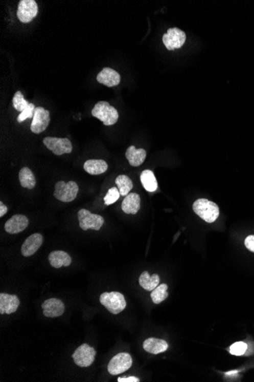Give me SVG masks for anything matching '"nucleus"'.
<instances>
[{
  "label": "nucleus",
  "instance_id": "17",
  "mask_svg": "<svg viewBox=\"0 0 254 382\" xmlns=\"http://www.w3.org/2000/svg\"><path fill=\"white\" fill-rule=\"evenodd\" d=\"M51 266L56 269H60L62 266H70L72 263V258L67 252L62 250L53 251L48 257Z\"/></svg>",
  "mask_w": 254,
  "mask_h": 382
},
{
  "label": "nucleus",
  "instance_id": "28",
  "mask_svg": "<svg viewBox=\"0 0 254 382\" xmlns=\"http://www.w3.org/2000/svg\"><path fill=\"white\" fill-rule=\"evenodd\" d=\"M121 196L119 189L117 187L110 188L107 192V195L104 198V204L106 205H110L116 202Z\"/></svg>",
  "mask_w": 254,
  "mask_h": 382
},
{
  "label": "nucleus",
  "instance_id": "18",
  "mask_svg": "<svg viewBox=\"0 0 254 382\" xmlns=\"http://www.w3.org/2000/svg\"><path fill=\"white\" fill-rule=\"evenodd\" d=\"M143 349L149 353L157 355L165 352L168 349V344L164 339L149 338L143 343Z\"/></svg>",
  "mask_w": 254,
  "mask_h": 382
},
{
  "label": "nucleus",
  "instance_id": "22",
  "mask_svg": "<svg viewBox=\"0 0 254 382\" xmlns=\"http://www.w3.org/2000/svg\"><path fill=\"white\" fill-rule=\"evenodd\" d=\"M140 285L144 288L146 291H153L155 288L158 286L160 282V278L157 274H153L152 275H149L147 271H145L140 275Z\"/></svg>",
  "mask_w": 254,
  "mask_h": 382
},
{
  "label": "nucleus",
  "instance_id": "11",
  "mask_svg": "<svg viewBox=\"0 0 254 382\" xmlns=\"http://www.w3.org/2000/svg\"><path fill=\"white\" fill-rule=\"evenodd\" d=\"M51 121L50 112L43 107H37L34 110L31 131L34 134H40L48 129Z\"/></svg>",
  "mask_w": 254,
  "mask_h": 382
},
{
  "label": "nucleus",
  "instance_id": "1",
  "mask_svg": "<svg viewBox=\"0 0 254 382\" xmlns=\"http://www.w3.org/2000/svg\"><path fill=\"white\" fill-rule=\"evenodd\" d=\"M193 209L195 213L207 223H213L219 216V208L217 204L208 199H197L193 203Z\"/></svg>",
  "mask_w": 254,
  "mask_h": 382
},
{
  "label": "nucleus",
  "instance_id": "3",
  "mask_svg": "<svg viewBox=\"0 0 254 382\" xmlns=\"http://www.w3.org/2000/svg\"><path fill=\"white\" fill-rule=\"evenodd\" d=\"M100 302L113 314H118L124 311L127 307L125 298L121 293L118 291L103 293L100 296Z\"/></svg>",
  "mask_w": 254,
  "mask_h": 382
},
{
  "label": "nucleus",
  "instance_id": "24",
  "mask_svg": "<svg viewBox=\"0 0 254 382\" xmlns=\"http://www.w3.org/2000/svg\"><path fill=\"white\" fill-rule=\"evenodd\" d=\"M19 180L23 188L32 189L36 185L35 176L29 168L23 167L19 172Z\"/></svg>",
  "mask_w": 254,
  "mask_h": 382
},
{
  "label": "nucleus",
  "instance_id": "9",
  "mask_svg": "<svg viewBox=\"0 0 254 382\" xmlns=\"http://www.w3.org/2000/svg\"><path fill=\"white\" fill-rule=\"evenodd\" d=\"M96 355L94 348L84 344L78 348L73 355L75 363L80 367H88L93 364Z\"/></svg>",
  "mask_w": 254,
  "mask_h": 382
},
{
  "label": "nucleus",
  "instance_id": "7",
  "mask_svg": "<svg viewBox=\"0 0 254 382\" xmlns=\"http://www.w3.org/2000/svg\"><path fill=\"white\" fill-rule=\"evenodd\" d=\"M43 143L48 150L52 151L57 156L70 154L73 151L72 142L68 138L47 137L43 140Z\"/></svg>",
  "mask_w": 254,
  "mask_h": 382
},
{
  "label": "nucleus",
  "instance_id": "6",
  "mask_svg": "<svg viewBox=\"0 0 254 382\" xmlns=\"http://www.w3.org/2000/svg\"><path fill=\"white\" fill-rule=\"evenodd\" d=\"M132 365V359L130 355L127 352H121L112 358L107 366V369L110 375H120L127 372Z\"/></svg>",
  "mask_w": 254,
  "mask_h": 382
},
{
  "label": "nucleus",
  "instance_id": "19",
  "mask_svg": "<svg viewBox=\"0 0 254 382\" xmlns=\"http://www.w3.org/2000/svg\"><path fill=\"white\" fill-rule=\"evenodd\" d=\"M125 197L121 205L122 210L126 214L135 215L140 209V196L136 193H129Z\"/></svg>",
  "mask_w": 254,
  "mask_h": 382
},
{
  "label": "nucleus",
  "instance_id": "31",
  "mask_svg": "<svg viewBox=\"0 0 254 382\" xmlns=\"http://www.w3.org/2000/svg\"><path fill=\"white\" fill-rule=\"evenodd\" d=\"M244 244L247 249L254 252V235L247 237L244 241Z\"/></svg>",
  "mask_w": 254,
  "mask_h": 382
},
{
  "label": "nucleus",
  "instance_id": "25",
  "mask_svg": "<svg viewBox=\"0 0 254 382\" xmlns=\"http://www.w3.org/2000/svg\"><path fill=\"white\" fill-rule=\"evenodd\" d=\"M121 196H127L129 192L133 188V184L129 176L121 175L117 177L115 180Z\"/></svg>",
  "mask_w": 254,
  "mask_h": 382
},
{
  "label": "nucleus",
  "instance_id": "5",
  "mask_svg": "<svg viewBox=\"0 0 254 382\" xmlns=\"http://www.w3.org/2000/svg\"><path fill=\"white\" fill-rule=\"evenodd\" d=\"M78 218L79 226L83 230H88V229L99 230L104 224V219L102 216L91 213L86 209H81L79 210Z\"/></svg>",
  "mask_w": 254,
  "mask_h": 382
},
{
  "label": "nucleus",
  "instance_id": "2",
  "mask_svg": "<svg viewBox=\"0 0 254 382\" xmlns=\"http://www.w3.org/2000/svg\"><path fill=\"white\" fill-rule=\"evenodd\" d=\"M91 115L104 123V125L110 126L116 124L119 118L118 110L107 102L101 101L95 105Z\"/></svg>",
  "mask_w": 254,
  "mask_h": 382
},
{
  "label": "nucleus",
  "instance_id": "29",
  "mask_svg": "<svg viewBox=\"0 0 254 382\" xmlns=\"http://www.w3.org/2000/svg\"><path fill=\"white\" fill-rule=\"evenodd\" d=\"M247 349V345L245 343L237 342L230 346L229 352L232 355L240 356V355H244Z\"/></svg>",
  "mask_w": 254,
  "mask_h": 382
},
{
  "label": "nucleus",
  "instance_id": "13",
  "mask_svg": "<svg viewBox=\"0 0 254 382\" xmlns=\"http://www.w3.org/2000/svg\"><path fill=\"white\" fill-rule=\"evenodd\" d=\"M121 75L111 68H104L97 76V81L107 87H113L121 82Z\"/></svg>",
  "mask_w": 254,
  "mask_h": 382
},
{
  "label": "nucleus",
  "instance_id": "30",
  "mask_svg": "<svg viewBox=\"0 0 254 382\" xmlns=\"http://www.w3.org/2000/svg\"><path fill=\"white\" fill-rule=\"evenodd\" d=\"M35 106L33 103L29 104V105L22 112L19 114L18 118H17V121L18 123L23 122L26 121L28 118H32L34 117V110H35Z\"/></svg>",
  "mask_w": 254,
  "mask_h": 382
},
{
  "label": "nucleus",
  "instance_id": "32",
  "mask_svg": "<svg viewBox=\"0 0 254 382\" xmlns=\"http://www.w3.org/2000/svg\"><path fill=\"white\" fill-rule=\"evenodd\" d=\"M118 381L119 382H138L140 379L138 378H135L134 376L128 377V378H118Z\"/></svg>",
  "mask_w": 254,
  "mask_h": 382
},
{
  "label": "nucleus",
  "instance_id": "10",
  "mask_svg": "<svg viewBox=\"0 0 254 382\" xmlns=\"http://www.w3.org/2000/svg\"><path fill=\"white\" fill-rule=\"evenodd\" d=\"M38 6L34 0H21L18 4L17 16L22 23H29L37 16Z\"/></svg>",
  "mask_w": 254,
  "mask_h": 382
},
{
  "label": "nucleus",
  "instance_id": "23",
  "mask_svg": "<svg viewBox=\"0 0 254 382\" xmlns=\"http://www.w3.org/2000/svg\"><path fill=\"white\" fill-rule=\"evenodd\" d=\"M140 180L146 191L153 193L158 188V182H157L156 178L153 172L149 169H146L142 173Z\"/></svg>",
  "mask_w": 254,
  "mask_h": 382
},
{
  "label": "nucleus",
  "instance_id": "21",
  "mask_svg": "<svg viewBox=\"0 0 254 382\" xmlns=\"http://www.w3.org/2000/svg\"><path fill=\"white\" fill-rule=\"evenodd\" d=\"M108 169V165L103 160H88L84 163V169L90 175L104 174Z\"/></svg>",
  "mask_w": 254,
  "mask_h": 382
},
{
  "label": "nucleus",
  "instance_id": "26",
  "mask_svg": "<svg viewBox=\"0 0 254 382\" xmlns=\"http://www.w3.org/2000/svg\"><path fill=\"white\" fill-rule=\"evenodd\" d=\"M168 289V287L166 284H161V285H158L151 293V298H152V302L156 304V305L161 303L169 295L168 291H167Z\"/></svg>",
  "mask_w": 254,
  "mask_h": 382
},
{
  "label": "nucleus",
  "instance_id": "27",
  "mask_svg": "<svg viewBox=\"0 0 254 382\" xmlns=\"http://www.w3.org/2000/svg\"><path fill=\"white\" fill-rule=\"evenodd\" d=\"M12 104L14 108L18 112H22L29 105V102L25 99L22 93L20 91H17L12 99Z\"/></svg>",
  "mask_w": 254,
  "mask_h": 382
},
{
  "label": "nucleus",
  "instance_id": "4",
  "mask_svg": "<svg viewBox=\"0 0 254 382\" xmlns=\"http://www.w3.org/2000/svg\"><path fill=\"white\" fill-rule=\"evenodd\" d=\"M79 193V185L74 181L65 183L64 181H59L55 185L54 196L60 202H71L76 199Z\"/></svg>",
  "mask_w": 254,
  "mask_h": 382
},
{
  "label": "nucleus",
  "instance_id": "8",
  "mask_svg": "<svg viewBox=\"0 0 254 382\" xmlns=\"http://www.w3.org/2000/svg\"><path fill=\"white\" fill-rule=\"evenodd\" d=\"M186 33L177 28L168 29V32L162 37L165 47L169 51H174L182 48L186 41Z\"/></svg>",
  "mask_w": 254,
  "mask_h": 382
},
{
  "label": "nucleus",
  "instance_id": "20",
  "mask_svg": "<svg viewBox=\"0 0 254 382\" xmlns=\"http://www.w3.org/2000/svg\"><path fill=\"white\" fill-rule=\"evenodd\" d=\"M126 157L132 166H140L143 164L146 158V151L144 149H136L134 146L128 147L126 152Z\"/></svg>",
  "mask_w": 254,
  "mask_h": 382
},
{
  "label": "nucleus",
  "instance_id": "14",
  "mask_svg": "<svg viewBox=\"0 0 254 382\" xmlns=\"http://www.w3.org/2000/svg\"><path fill=\"white\" fill-rule=\"evenodd\" d=\"M43 315L47 317H57L63 315L65 306L61 301L57 299H51L45 301L42 305Z\"/></svg>",
  "mask_w": 254,
  "mask_h": 382
},
{
  "label": "nucleus",
  "instance_id": "16",
  "mask_svg": "<svg viewBox=\"0 0 254 382\" xmlns=\"http://www.w3.org/2000/svg\"><path fill=\"white\" fill-rule=\"evenodd\" d=\"M20 302L17 295L1 293L0 294V313L1 314L15 312L19 306Z\"/></svg>",
  "mask_w": 254,
  "mask_h": 382
},
{
  "label": "nucleus",
  "instance_id": "33",
  "mask_svg": "<svg viewBox=\"0 0 254 382\" xmlns=\"http://www.w3.org/2000/svg\"><path fill=\"white\" fill-rule=\"evenodd\" d=\"M8 211V208L3 203L0 202V217H3Z\"/></svg>",
  "mask_w": 254,
  "mask_h": 382
},
{
  "label": "nucleus",
  "instance_id": "15",
  "mask_svg": "<svg viewBox=\"0 0 254 382\" xmlns=\"http://www.w3.org/2000/svg\"><path fill=\"white\" fill-rule=\"evenodd\" d=\"M43 236L40 234H34L26 240L21 246V254L29 257L34 255L43 243Z\"/></svg>",
  "mask_w": 254,
  "mask_h": 382
},
{
  "label": "nucleus",
  "instance_id": "12",
  "mask_svg": "<svg viewBox=\"0 0 254 382\" xmlns=\"http://www.w3.org/2000/svg\"><path fill=\"white\" fill-rule=\"evenodd\" d=\"M29 224V220L27 217L22 215H15L6 221L4 226L5 230L11 235H16L26 230Z\"/></svg>",
  "mask_w": 254,
  "mask_h": 382
}]
</instances>
